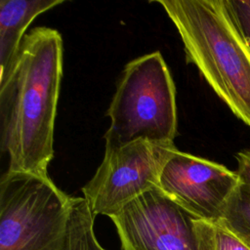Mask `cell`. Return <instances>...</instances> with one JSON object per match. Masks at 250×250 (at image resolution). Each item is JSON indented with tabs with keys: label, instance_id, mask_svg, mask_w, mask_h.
Returning <instances> with one entry per match:
<instances>
[{
	"label": "cell",
	"instance_id": "cell-6",
	"mask_svg": "<svg viewBox=\"0 0 250 250\" xmlns=\"http://www.w3.org/2000/svg\"><path fill=\"white\" fill-rule=\"evenodd\" d=\"M177 149L174 144L144 140L105 147L101 165L82 188L94 215L110 217L141 194L158 188L161 172Z\"/></svg>",
	"mask_w": 250,
	"mask_h": 250
},
{
	"label": "cell",
	"instance_id": "cell-2",
	"mask_svg": "<svg viewBox=\"0 0 250 250\" xmlns=\"http://www.w3.org/2000/svg\"><path fill=\"white\" fill-rule=\"evenodd\" d=\"M176 26L188 63L250 128V49L224 0H155Z\"/></svg>",
	"mask_w": 250,
	"mask_h": 250
},
{
	"label": "cell",
	"instance_id": "cell-5",
	"mask_svg": "<svg viewBox=\"0 0 250 250\" xmlns=\"http://www.w3.org/2000/svg\"><path fill=\"white\" fill-rule=\"evenodd\" d=\"M121 250H211L209 223L190 214L159 188L109 217Z\"/></svg>",
	"mask_w": 250,
	"mask_h": 250
},
{
	"label": "cell",
	"instance_id": "cell-7",
	"mask_svg": "<svg viewBox=\"0 0 250 250\" xmlns=\"http://www.w3.org/2000/svg\"><path fill=\"white\" fill-rule=\"evenodd\" d=\"M240 183L236 171L177 149L161 172L158 188L196 218L217 222Z\"/></svg>",
	"mask_w": 250,
	"mask_h": 250
},
{
	"label": "cell",
	"instance_id": "cell-13",
	"mask_svg": "<svg viewBox=\"0 0 250 250\" xmlns=\"http://www.w3.org/2000/svg\"><path fill=\"white\" fill-rule=\"evenodd\" d=\"M235 159L237 162V174L241 181L250 185V149H244L236 153Z\"/></svg>",
	"mask_w": 250,
	"mask_h": 250
},
{
	"label": "cell",
	"instance_id": "cell-12",
	"mask_svg": "<svg viewBox=\"0 0 250 250\" xmlns=\"http://www.w3.org/2000/svg\"><path fill=\"white\" fill-rule=\"evenodd\" d=\"M226 8L250 49V0H224Z\"/></svg>",
	"mask_w": 250,
	"mask_h": 250
},
{
	"label": "cell",
	"instance_id": "cell-3",
	"mask_svg": "<svg viewBox=\"0 0 250 250\" xmlns=\"http://www.w3.org/2000/svg\"><path fill=\"white\" fill-rule=\"evenodd\" d=\"M105 147L144 140L174 144L177 136L176 89L159 51L129 62L108 106Z\"/></svg>",
	"mask_w": 250,
	"mask_h": 250
},
{
	"label": "cell",
	"instance_id": "cell-8",
	"mask_svg": "<svg viewBox=\"0 0 250 250\" xmlns=\"http://www.w3.org/2000/svg\"><path fill=\"white\" fill-rule=\"evenodd\" d=\"M63 0L0 1V81L10 72L24 38V32L40 14Z\"/></svg>",
	"mask_w": 250,
	"mask_h": 250
},
{
	"label": "cell",
	"instance_id": "cell-9",
	"mask_svg": "<svg viewBox=\"0 0 250 250\" xmlns=\"http://www.w3.org/2000/svg\"><path fill=\"white\" fill-rule=\"evenodd\" d=\"M95 218L84 197L72 196L65 250H108L97 238Z\"/></svg>",
	"mask_w": 250,
	"mask_h": 250
},
{
	"label": "cell",
	"instance_id": "cell-1",
	"mask_svg": "<svg viewBox=\"0 0 250 250\" xmlns=\"http://www.w3.org/2000/svg\"><path fill=\"white\" fill-rule=\"evenodd\" d=\"M62 38L35 27L25 34L8 75L0 81V143L9 171L48 175L62 78Z\"/></svg>",
	"mask_w": 250,
	"mask_h": 250
},
{
	"label": "cell",
	"instance_id": "cell-10",
	"mask_svg": "<svg viewBox=\"0 0 250 250\" xmlns=\"http://www.w3.org/2000/svg\"><path fill=\"white\" fill-rule=\"evenodd\" d=\"M250 248V185L241 183L227 200L216 222Z\"/></svg>",
	"mask_w": 250,
	"mask_h": 250
},
{
	"label": "cell",
	"instance_id": "cell-11",
	"mask_svg": "<svg viewBox=\"0 0 250 250\" xmlns=\"http://www.w3.org/2000/svg\"><path fill=\"white\" fill-rule=\"evenodd\" d=\"M211 250H250L237 236L216 222L209 223Z\"/></svg>",
	"mask_w": 250,
	"mask_h": 250
},
{
	"label": "cell",
	"instance_id": "cell-4",
	"mask_svg": "<svg viewBox=\"0 0 250 250\" xmlns=\"http://www.w3.org/2000/svg\"><path fill=\"white\" fill-rule=\"evenodd\" d=\"M72 196L49 176L7 171L0 181V250H65Z\"/></svg>",
	"mask_w": 250,
	"mask_h": 250
}]
</instances>
